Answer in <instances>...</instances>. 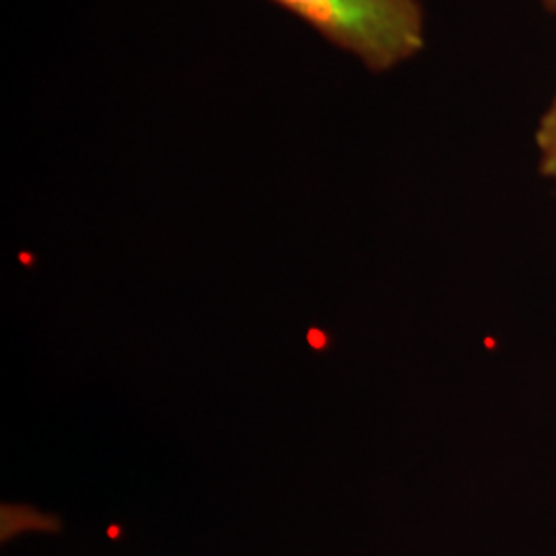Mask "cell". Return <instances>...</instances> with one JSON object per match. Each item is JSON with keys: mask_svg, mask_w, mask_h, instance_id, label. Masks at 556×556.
<instances>
[{"mask_svg": "<svg viewBox=\"0 0 556 556\" xmlns=\"http://www.w3.org/2000/svg\"><path fill=\"white\" fill-rule=\"evenodd\" d=\"M536 144L540 172L544 178L551 179L556 188V98L538 124Z\"/></svg>", "mask_w": 556, "mask_h": 556, "instance_id": "cell-2", "label": "cell"}, {"mask_svg": "<svg viewBox=\"0 0 556 556\" xmlns=\"http://www.w3.org/2000/svg\"><path fill=\"white\" fill-rule=\"evenodd\" d=\"M307 340H309V344H312V349H316V351H321L324 346H326V342H328V338H326V332H321V330H309V334H307Z\"/></svg>", "mask_w": 556, "mask_h": 556, "instance_id": "cell-3", "label": "cell"}, {"mask_svg": "<svg viewBox=\"0 0 556 556\" xmlns=\"http://www.w3.org/2000/svg\"><path fill=\"white\" fill-rule=\"evenodd\" d=\"M546 7H551V9H556V0H542Z\"/></svg>", "mask_w": 556, "mask_h": 556, "instance_id": "cell-4", "label": "cell"}, {"mask_svg": "<svg viewBox=\"0 0 556 556\" xmlns=\"http://www.w3.org/2000/svg\"><path fill=\"white\" fill-rule=\"evenodd\" d=\"M369 71L386 73L425 48L418 0H273Z\"/></svg>", "mask_w": 556, "mask_h": 556, "instance_id": "cell-1", "label": "cell"}]
</instances>
